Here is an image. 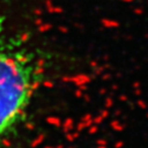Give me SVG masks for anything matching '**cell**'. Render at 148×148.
I'll return each instance as SVG.
<instances>
[{"label":"cell","mask_w":148,"mask_h":148,"mask_svg":"<svg viewBox=\"0 0 148 148\" xmlns=\"http://www.w3.org/2000/svg\"><path fill=\"white\" fill-rule=\"evenodd\" d=\"M48 66L46 55L25 37L9 33L0 18V145L27 120Z\"/></svg>","instance_id":"obj_1"}]
</instances>
